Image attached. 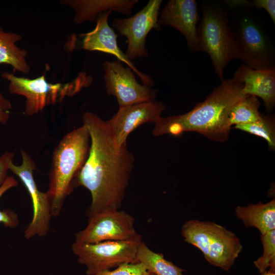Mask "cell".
<instances>
[{
    "mask_svg": "<svg viewBox=\"0 0 275 275\" xmlns=\"http://www.w3.org/2000/svg\"><path fill=\"white\" fill-rule=\"evenodd\" d=\"M82 125L88 130L91 145L76 186L85 187L91 194V203L87 210L89 217L102 211L120 209L133 167L134 156L126 144L118 145L106 121L97 115L85 113Z\"/></svg>",
    "mask_w": 275,
    "mask_h": 275,
    "instance_id": "1",
    "label": "cell"
},
{
    "mask_svg": "<svg viewBox=\"0 0 275 275\" xmlns=\"http://www.w3.org/2000/svg\"><path fill=\"white\" fill-rule=\"evenodd\" d=\"M205 100L185 114L166 118L155 123L154 136L169 134L178 136L185 131H195L218 142L226 141L231 127L228 117L232 106L244 96L243 84L233 77L224 79Z\"/></svg>",
    "mask_w": 275,
    "mask_h": 275,
    "instance_id": "2",
    "label": "cell"
},
{
    "mask_svg": "<svg viewBox=\"0 0 275 275\" xmlns=\"http://www.w3.org/2000/svg\"><path fill=\"white\" fill-rule=\"evenodd\" d=\"M229 10V23L237 59L253 69L275 67V49L265 23L253 9L252 2L223 1Z\"/></svg>",
    "mask_w": 275,
    "mask_h": 275,
    "instance_id": "3",
    "label": "cell"
},
{
    "mask_svg": "<svg viewBox=\"0 0 275 275\" xmlns=\"http://www.w3.org/2000/svg\"><path fill=\"white\" fill-rule=\"evenodd\" d=\"M91 139L84 125L67 133L55 148L46 191L52 216L60 215L65 200L76 187L78 176L88 157Z\"/></svg>",
    "mask_w": 275,
    "mask_h": 275,
    "instance_id": "4",
    "label": "cell"
},
{
    "mask_svg": "<svg viewBox=\"0 0 275 275\" xmlns=\"http://www.w3.org/2000/svg\"><path fill=\"white\" fill-rule=\"evenodd\" d=\"M201 6L202 15L197 26L200 51L209 55L222 81L226 67L232 60L237 59L229 23V10L223 1H203Z\"/></svg>",
    "mask_w": 275,
    "mask_h": 275,
    "instance_id": "5",
    "label": "cell"
},
{
    "mask_svg": "<svg viewBox=\"0 0 275 275\" xmlns=\"http://www.w3.org/2000/svg\"><path fill=\"white\" fill-rule=\"evenodd\" d=\"M2 77L9 81L10 93L25 97V113L31 116L46 106L60 102L66 96L74 95L83 87L89 86L92 81L91 77L85 73H80L75 79L66 84L48 82L44 74L29 78L5 72Z\"/></svg>",
    "mask_w": 275,
    "mask_h": 275,
    "instance_id": "6",
    "label": "cell"
},
{
    "mask_svg": "<svg viewBox=\"0 0 275 275\" xmlns=\"http://www.w3.org/2000/svg\"><path fill=\"white\" fill-rule=\"evenodd\" d=\"M142 236L122 241H106L94 243L73 242L71 250L78 262L86 267L87 275L115 268L126 263H138L136 254Z\"/></svg>",
    "mask_w": 275,
    "mask_h": 275,
    "instance_id": "7",
    "label": "cell"
},
{
    "mask_svg": "<svg viewBox=\"0 0 275 275\" xmlns=\"http://www.w3.org/2000/svg\"><path fill=\"white\" fill-rule=\"evenodd\" d=\"M134 217L123 210H107L89 217L87 226L75 234V243H94L106 241L127 240L139 233Z\"/></svg>",
    "mask_w": 275,
    "mask_h": 275,
    "instance_id": "8",
    "label": "cell"
},
{
    "mask_svg": "<svg viewBox=\"0 0 275 275\" xmlns=\"http://www.w3.org/2000/svg\"><path fill=\"white\" fill-rule=\"evenodd\" d=\"M162 2L161 0H150L134 15L113 20V28L126 38L127 48L125 54L130 61L148 56L145 45L146 37L152 30L158 31L161 29L158 17Z\"/></svg>",
    "mask_w": 275,
    "mask_h": 275,
    "instance_id": "9",
    "label": "cell"
},
{
    "mask_svg": "<svg viewBox=\"0 0 275 275\" xmlns=\"http://www.w3.org/2000/svg\"><path fill=\"white\" fill-rule=\"evenodd\" d=\"M112 11L99 14L96 19V26L91 31L78 34V37L72 36L68 48L70 50L84 49L88 51L102 52L115 56L118 61L126 64L142 80L143 85L152 87V79L140 71L130 61L118 45V35L108 23V18Z\"/></svg>",
    "mask_w": 275,
    "mask_h": 275,
    "instance_id": "10",
    "label": "cell"
},
{
    "mask_svg": "<svg viewBox=\"0 0 275 275\" xmlns=\"http://www.w3.org/2000/svg\"><path fill=\"white\" fill-rule=\"evenodd\" d=\"M21 164L17 166L12 162L9 170L19 177L32 200L33 217L24 230V236L27 239L36 236L44 237L50 230L52 215L49 201L46 193L39 189L34 179L33 173L37 169L34 161L24 150H21Z\"/></svg>",
    "mask_w": 275,
    "mask_h": 275,
    "instance_id": "11",
    "label": "cell"
},
{
    "mask_svg": "<svg viewBox=\"0 0 275 275\" xmlns=\"http://www.w3.org/2000/svg\"><path fill=\"white\" fill-rule=\"evenodd\" d=\"M102 67L106 93L117 98L119 108L155 100L156 91L139 84L132 70L120 61H106Z\"/></svg>",
    "mask_w": 275,
    "mask_h": 275,
    "instance_id": "12",
    "label": "cell"
},
{
    "mask_svg": "<svg viewBox=\"0 0 275 275\" xmlns=\"http://www.w3.org/2000/svg\"><path fill=\"white\" fill-rule=\"evenodd\" d=\"M166 106L155 100L120 107L118 112L106 122L119 146L126 144L129 134L140 125L155 123Z\"/></svg>",
    "mask_w": 275,
    "mask_h": 275,
    "instance_id": "13",
    "label": "cell"
},
{
    "mask_svg": "<svg viewBox=\"0 0 275 275\" xmlns=\"http://www.w3.org/2000/svg\"><path fill=\"white\" fill-rule=\"evenodd\" d=\"M199 21L197 3L195 0H170L158 17V23L172 27L184 37L190 51H200L197 26Z\"/></svg>",
    "mask_w": 275,
    "mask_h": 275,
    "instance_id": "14",
    "label": "cell"
},
{
    "mask_svg": "<svg viewBox=\"0 0 275 275\" xmlns=\"http://www.w3.org/2000/svg\"><path fill=\"white\" fill-rule=\"evenodd\" d=\"M233 77L243 84L244 95L261 98L266 111L271 112L275 105V67L253 69L241 64Z\"/></svg>",
    "mask_w": 275,
    "mask_h": 275,
    "instance_id": "15",
    "label": "cell"
},
{
    "mask_svg": "<svg viewBox=\"0 0 275 275\" xmlns=\"http://www.w3.org/2000/svg\"><path fill=\"white\" fill-rule=\"evenodd\" d=\"M242 249L240 240L233 232L215 224L209 252L205 258L210 264L228 270Z\"/></svg>",
    "mask_w": 275,
    "mask_h": 275,
    "instance_id": "16",
    "label": "cell"
},
{
    "mask_svg": "<svg viewBox=\"0 0 275 275\" xmlns=\"http://www.w3.org/2000/svg\"><path fill=\"white\" fill-rule=\"evenodd\" d=\"M138 2V0H66L62 3L74 11V22L80 24L95 21L99 14L108 11L130 15Z\"/></svg>",
    "mask_w": 275,
    "mask_h": 275,
    "instance_id": "17",
    "label": "cell"
},
{
    "mask_svg": "<svg viewBox=\"0 0 275 275\" xmlns=\"http://www.w3.org/2000/svg\"><path fill=\"white\" fill-rule=\"evenodd\" d=\"M236 215L246 227H254L261 235L275 229V200L267 203L250 204L246 207L237 206Z\"/></svg>",
    "mask_w": 275,
    "mask_h": 275,
    "instance_id": "18",
    "label": "cell"
},
{
    "mask_svg": "<svg viewBox=\"0 0 275 275\" xmlns=\"http://www.w3.org/2000/svg\"><path fill=\"white\" fill-rule=\"evenodd\" d=\"M21 40L20 35L14 32H5L0 27V64L9 65L14 70L28 74L31 70L26 61L28 52L16 44Z\"/></svg>",
    "mask_w": 275,
    "mask_h": 275,
    "instance_id": "19",
    "label": "cell"
},
{
    "mask_svg": "<svg viewBox=\"0 0 275 275\" xmlns=\"http://www.w3.org/2000/svg\"><path fill=\"white\" fill-rule=\"evenodd\" d=\"M136 259L154 275H184V269L165 259L162 254L152 251L143 241L139 246Z\"/></svg>",
    "mask_w": 275,
    "mask_h": 275,
    "instance_id": "20",
    "label": "cell"
},
{
    "mask_svg": "<svg viewBox=\"0 0 275 275\" xmlns=\"http://www.w3.org/2000/svg\"><path fill=\"white\" fill-rule=\"evenodd\" d=\"M215 226V224L211 222L189 220L182 226V236L185 241L198 248L205 258L209 252Z\"/></svg>",
    "mask_w": 275,
    "mask_h": 275,
    "instance_id": "21",
    "label": "cell"
},
{
    "mask_svg": "<svg viewBox=\"0 0 275 275\" xmlns=\"http://www.w3.org/2000/svg\"><path fill=\"white\" fill-rule=\"evenodd\" d=\"M260 105L256 96H244L231 108L228 117L229 126L249 124L260 119L263 115L259 111Z\"/></svg>",
    "mask_w": 275,
    "mask_h": 275,
    "instance_id": "22",
    "label": "cell"
},
{
    "mask_svg": "<svg viewBox=\"0 0 275 275\" xmlns=\"http://www.w3.org/2000/svg\"><path fill=\"white\" fill-rule=\"evenodd\" d=\"M274 119L273 116L262 115L258 121L245 124H238L235 128L264 139L270 149L275 148Z\"/></svg>",
    "mask_w": 275,
    "mask_h": 275,
    "instance_id": "23",
    "label": "cell"
},
{
    "mask_svg": "<svg viewBox=\"0 0 275 275\" xmlns=\"http://www.w3.org/2000/svg\"><path fill=\"white\" fill-rule=\"evenodd\" d=\"M261 239L263 253L254 263L261 273L266 271L268 268H269V271L274 272L275 229L261 235Z\"/></svg>",
    "mask_w": 275,
    "mask_h": 275,
    "instance_id": "24",
    "label": "cell"
},
{
    "mask_svg": "<svg viewBox=\"0 0 275 275\" xmlns=\"http://www.w3.org/2000/svg\"><path fill=\"white\" fill-rule=\"evenodd\" d=\"M17 185V181L12 176H8L0 188V198L9 189ZM0 223L3 224L6 227L16 228L19 225L18 216L14 211L10 209L0 210Z\"/></svg>",
    "mask_w": 275,
    "mask_h": 275,
    "instance_id": "25",
    "label": "cell"
},
{
    "mask_svg": "<svg viewBox=\"0 0 275 275\" xmlns=\"http://www.w3.org/2000/svg\"><path fill=\"white\" fill-rule=\"evenodd\" d=\"M94 275H154L146 270L140 263H126L113 269L105 270Z\"/></svg>",
    "mask_w": 275,
    "mask_h": 275,
    "instance_id": "26",
    "label": "cell"
},
{
    "mask_svg": "<svg viewBox=\"0 0 275 275\" xmlns=\"http://www.w3.org/2000/svg\"><path fill=\"white\" fill-rule=\"evenodd\" d=\"M14 152H6L0 156V188L7 179L10 164L13 162Z\"/></svg>",
    "mask_w": 275,
    "mask_h": 275,
    "instance_id": "27",
    "label": "cell"
},
{
    "mask_svg": "<svg viewBox=\"0 0 275 275\" xmlns=\"http://www.w3.org/2000/svg\"><path fill=\"white\" fill-rule=\"evenodd\" d=\"M252 4L254 8L265 10L273 23H275L274 0H254L252 1Z\"/></svg>",
    "mask_w": 275,
    "mask_h": 275,
    "instance_id": "28",
    "label": "cell"
},
{
    "mask_svg": "<svg viewBox=\"0 0 275 275\" xmlns=\"http://www.w3.org/2000/svg\"><path fill=\"white\" fill-rule=\"evenodd\" d=\"M11 108L10 100L0 92V123L5 124L8 121Z\"/></svg>",
    "mask_w": 275,
    "mask_h": 275,
    "instance_id": "29",
    "label": "cell"
},
{
    "mask_svg": "<svg viewBox=\"0 0 275 275\" xmlns=\"http://www.w3.org/2000/svg\"><path fill=\"white\" fill-rule=\"evenodd\" d=\"M261 274L262 275H275V273L274 272H272L269 270L268 271H266Z\"/></svg>",
    "mask_w": 275,
    "mask_h": 275,
    "instance_id": "30",
    "label": "cell"
}]
</instances>
